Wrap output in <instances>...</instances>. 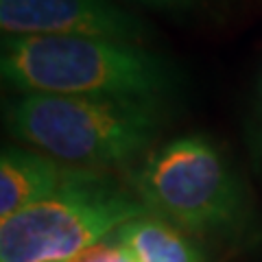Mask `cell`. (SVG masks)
I'll list each match as a JSON object with an SVG mask.
<instances>
[{"mask_svg": "<svg viewBox=\"0 0 262 262\" xmlns=\"http://www.w3.org/2000/svg\"><path fill=\"white\" fill-rule=\"evenodd\" d=\"M0 70L29 94L160 103L177 85L175 68L142 44L77 35H5Z\"/></svg>", "mask_w": 262, "mask_h": 262, "instance_id": "1", "label": "cell"}, {"mask_svg": "<svg viewBox=\"0 0 262 262\" xmlns=\"http://www.w3.org/2000/svg\"><path fill=\"white\" fill-rule=\"evenodd\" d=\"M116 234L134 253L136 262H208L206 253L184 229L151 212L127 221Z\"/></svg>", "mask_w": 262, "mask_h": 262, "instance_id": "7", "label": "cell"}, {"mask_svg": "<svg viewBox=\"0 0 262 262\" xmlns=\"http://www.w3.org/2000/svg\"><path fill=\"white\" fill-rule=\"evenodd\" d=\"M251 149H253V153L262 158V81H260L256 118H253V131H251Z\"/></svg>", "mask_w": 262, "mask_h": 262, "instance_id": "9", "label": "cell"}, {"mask_svg": "<svg viewBox=\"0 0 262 262\" xmlns=\"http://www.w3.org/2000/svg\"><path fill=\"white\" fill-rule=\"evenodd\" d=\"M5 35H77L140 44L151 27L114 0H0Z\"/></svg>", "mask_w": 262, "mask_h": 262, "instance_id": "5", "label": "cell"}, {"mask_svg": "<svg viewBox=\"0 0 262 262\" xmlns=\"http://www.w3.org/2000/svg\"><path fill=\"white\" fill-rule=\"evenodd\" d=\"M116 232L112 236H107V238L90 245V247L79 251L77 256L68 258L66 262H136L134 253H131L127 245L118 238Z\"/></svg>", "mask_w": 262, "mask_h": 262, "instance_id": "8", "label": "cell"}, {"mask_svg": "<svg viewBox=\"0 0 262 262\" xmlns=\"http://www.w3.org/2000/svg\"><path fill=\"white\" fill-rule=\"evenodd\" d=\"M13 140L75 168L118 166L142 155L160 134L162 105L59 94H29L5 103Z\"/></svg>", "mask_w": 262, "mask_h": 262, "instance_id": "2", "label": "cell"}, {"mask_svg": "<svg viewBox=\"0 0 262 262\" xmlns=\"http://www.w3.org/2000/svg\"><path fill=\"white\" fill-rule=\"evenodd\" d=\"M136 3L153 7V9H188L199 0H136Z\"/></svg>", "mask_w": 262, "mask_h": 262, "instance_id": "10", "label": "cell"}, {"mask_svg": "<svg viewBox=\"0 0 262 262\" xmlns=\"http://www.w3.org/2000/svg\"><path fill=\"white\" fill-rule=\"evenodd\" d=\"M149 212L101 170H85L48 199L0 221V262H66Z\"/></svg>", "mask_w": 262, "mask_h": 262, "instance_id": "4", "label": "cell"}, {"mask_svg": "<svg viewBox=\"0 0 262 262\" xmlns=\"http://www.w3.org/2000/svg\"><path fill=\"white\" fill-rule=\"evenodd\" d=\"M131 190L151 214L188 234H225L245 221L238 177L206 136L175 138L146 158Z\"/></svg>", "mask_w": 262, "mask_h": 262, "instance_id": "3", "label": "cell"}, {"mask_svg": "<svg viewBox=\"0 0 262 262\" xmlns=\"http://www.w3.org/2000/svg\"><path fill=\"white\" fill-rule=\"evenodd\" d=\"M90 168L61 164L39 151L5 146L0 155V219L61 192Z\"/></svg>", "mask_w": 262, "mask_h": 262, "instance_id": "6", "label": "cell"}]
</instances>
